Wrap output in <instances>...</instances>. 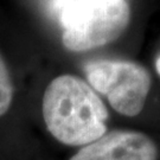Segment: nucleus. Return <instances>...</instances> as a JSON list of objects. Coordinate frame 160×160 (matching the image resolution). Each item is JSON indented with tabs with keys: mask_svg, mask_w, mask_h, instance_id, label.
<instances>
[{
	"mask_svg": "<svg viewBox=\"0 0 160 160\" xmlns=\"http://www.w3.org/2000/svg\"><path fill=\"white\" fill-rule=\"evenodd\" d=\"M157 147L145 134L112 132L80 149L70 160H155Z\"/></svg>",
	"mask_w": 160,
	"mask_h": 160,
	"instance_id": "20e7f679",
	"label": "nucleus"
},
{
	"mask_svg": "<svg viewBox=\"0 0 160 160\" xmlns=\"http://www.w3.org/2000/svg\"><path fill=\"white\" fill-rule=\"evenodd\" d=\"M155 68H157L158 74L160 75V55L158 56V58H157V62H155Z\"/></svg>",
	"mask_w": 160,
	"mask_h": 160,
	"instance_id": "423d86ee",
	"label": "nucleus"
},
{
	"mask_svg": "<svg viewBox=\"0 0 160 160\" xmlns=\"http://www.w3.org/2000/svg\"><path fill=\"white\" fill-rule=\"evenodd\" d=\"M13 97V84L8 69L0 55V116L8 110Z\"/></svg>",
	"mask_w": 160,
	"mask_h": 160,
	"instance_id": "39448f33",
	"label": "nucleus"
},
{
	"mask_svg": "<svg viewBox=\"0 0 160 160\" xmlns=\"http://www.w3.org/2000/svg\"><path fill=\"white\" fill-rule=\"evenodd\" d=\"M86 75L90 87L107 97L120 114L135 116L142 110L151 88L143 67L128 61L98 59L87 65Z\"/></svg>",
	"mask_w": 160,
	"mask_h": 160,
	"instance_id": "7ed1b4c3",
	"label": "nucleus"
},
{
	"mask_svg": "<svg viewBox=\"0 0 160 160\" xmlns=\"http://www.w3.org/2000/svg\"><path fill=\"white\" fill-rule=\"evenodd\" d=\"M131 20L126 0H68L62 7L64 46L81 52L119 38Z\"/></svg>",
	"mask_w": 160,
	"mask_h": 160,
	"instance_id": "f03ea898",
	"label": "nucleus"
},
{
	"mask_svg": "<svg viewBox=\"0 0 160 160\" xmlns=\"http://www.w3.org/2000/svg\"><path fill=\"white\" fill-rule=\"evenodd\" d=\"M43 116L58 141L87 146L104 135L108 112L88 83L72 75H62L45 89Z\"/></svg>",
	"mask_w": 160,
	"mask_h": 160,
	"instance_id": "f257e3e1",
	"label": "nucleus"
}]
</instances>
